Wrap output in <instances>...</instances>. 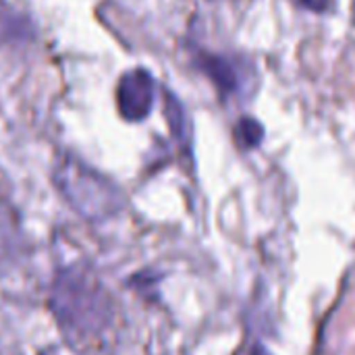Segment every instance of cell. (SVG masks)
<instances>
[{
    "instance_id": "obj_6",
    "label": "cell",
    "mask_w": 355,
    "mask_h": 355,
    "mask_svg": "<svg viewBox=\"0 0 355 355\" xmlns=\"http://www.w3.org/2000/svg\"><path fill=\"white\" fill-rule=\"evenodd\" d=\"M235 137H237V144H239L241 148L250 150V148L260 146V141H262V137H264V129H262V125H260L258 121L245 116V119H241V121L237 123V127H235Z\"/></svg>"
},
{
    "instance_id": "obj_5",
    "label": "cell",
    "mask_w": 355,
    "mask_h": 355,
    "mask_svg": "<svg viewBox=\"0 0 355 355\" xmlns=\"http://www.w3.org/2000/svg\"><path fill=\"white\" fill-rule=\"evenodd\" d=\"M164 114H166V121L175 139L183 141L187 137V116H185L181 102L168 92H166V102H164Z\"/></svg>"
},
{
    "instance_id": "obj_8",
    "label": "cell",
    "mask_w": 355,
    "mask_h": 355,
    "mask_svg": "<svg viewBox=\"0 0 355 355\" xmlns=\"http://www.w3.org/2000/svg\"><path fill=\"white\" fill-rule=\"evenodd\" d=\"M250 355H272L264 345H260V343H256L252 349H250Z\"/></svg>"
},
{
    "instance_id": "obj_1",
    "label": "cell",
    "mask_w": 355,
    "mask_h": 355,
    "mask_svg": "<svg viewBox=\"0 0 355 355\" xmlns=\"http://www.w3.org/2000/svg\"><path fill=\"white\" fill-rule=\"evenodd\" d=\"M50 310L62 335L77 345H89L110 327L114 304L100 279L83 266L60 270L52 283Z\"/></svg>"
},
{
    "instance_id": "obj_3",
    "label": "cell",
    "mask_w": 355,
    "mask_h": 355,
    "mask_svg": "<svg viewBox=\"0 0 355 355\" xmlns=\"http://www.w3.org/2000/svg\"><path fill=\"white\" fill-rule=\"evenodd\" d=\"M154 104V79L144 69L125 73L116 87V106L125 121H144Z\"/></svg>"
},
{
    "instance_id": "obj_7",
    "label": "cell",
    "mask_w": 355,
    "mask_h": 355,
    "mask_svg": "<svg viewBox=\"0 0 355 355\" xmlns=\"http://www.w3.org/2000/svg\"><path fill=\"white\" fill-rule=\"evenodd\" d=\"M297 2H300V6H304L312 12H322L331 6V0H297Z\"/></svg>"
},
{
    "instance_id": "obj_2",
    "label": "cell",
    "mask_w": 355,
    "mask_h": 355,
    "mask_svg": "<svg viewBox=\"0 0 355 355\" xmlns=\"http://www.w3.org/2000/svg\"><path fill=\"white\" fill-rule=\"evenodd\" d=\"M54 185L64 202L87 220H104L123 208V196L106 177L73 156H62L54 166Z\"/></svg>"
},
{
    "instance_id": "obj_4",
    "label": "cell",
    "mask_w": 355,
    "mask_h": 355,
    "mask_svg": "<svg viewBox=\"0 0 355 355\" xmlns=\"http://www.w3.org/2000/svg\"><path fill=\"white\" fill-rule=\"evenodd\" d=\"M198 64H200V69L208 75V79L220 89V94H231V92L237 87L235 71H233V67H231L223 56L202 52V54L198 56Z\"/></svg>"
}]
</instances>
